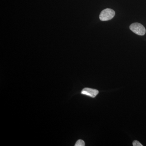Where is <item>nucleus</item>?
Masks as SVG:
<instances>
[{"label":"nucleus","mask_w":146,"mask_h":146,"mask_svg":"<svg viewBox=\"0 0 146 146\" xmlns=\"http://www.w3.org/2000/svg\"><path fill=\"white\" fill-rule=\"evenodd\" d=\"M115 12L110 9H106L102 11L100 15V19L101 21H108L111 20L115 16Z\"/></svg>","instance_id":"nucleus-1"},{"label":"nucleus","mask_w":146,"mask_h":146,"mask_svg":"<svg viewBox=\"0 0 146 146\" xmlns=\"http://www.w3.org/2000/svg\"><path fill=\"white\" fill-rule=\"evenodd\" d=\"M133 146H143V145H142L140 143V142H138V141H133Z\"/></svg>","instance_id":"nucleus-5"},{"label":"nucleus","mask_w":146,"mask_h":146,"mask_svg":"<svg viewBox=\"0 0 146 146\" xmlns=\"http://www.w3.org/2000/svg\"><path fill=\"white\" fill-rule=\"evenodd\" d=\"M131 30L135 34L139 35H144L146 33V29L145 27L139 23H134L131 24L129 27Z\"/></svg>","instance_id":"nucleus-2"},{"label":"nucleus","mask_w":146,"mask_h":146,"mask_svg":"<svg viewBox=\"0 0 146 146\" xmlns=\"http://www.w3.org/2000/svg\"><path fill=\"white\" fill-rule=\"evenodd\" d=\"M81 94L83 95H86L95 98L99 94V91L96 89H92L91 88H84L81 91Z\"/></svg>","instance_id":"nucleus-3"},{"label":"nucleus","mask_w":146,"mask_h":146,"mask_svg":"<svg viewBox=\"0 0 146 146\" xmlns=\"http://www.w3.org/2000/svg\"><path fill=\"white\" fill-rule=\"evenodd\" d=\"M85 146V143L84 141L82 140H79L77 141L75 146Z\"/></svg>","instance_id":"nucleus-4"}]
</instances>
